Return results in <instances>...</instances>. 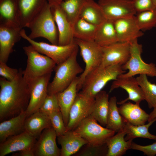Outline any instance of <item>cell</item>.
<instances>
[{
	"label": "cell",
	"mask_w": 156,
	"mask_h": 156,
	"mask_svg": "<svg viewBox=\"0 0 156 156\" xmlns=\"http://www.w3.org/2000/svg\"><path fill=\"white\" fill-rule=\"evenodd\" d=\"M136 13L153 10L156 8L151 0H132Z\"/></svg>",
	"instance_id": "60d3db41"
},
{
	"label": "cell",
	"mask_w": 156,
	"mask_h": 156,
	"mask_svg": "<svg viewBox=\"0 0 156 156\" xmlns=\"http://www.w3.org/2000/svg\"><path fill=\"white\" fill-rule=\"evenodd\" d=\"M135 17L139 28L142 31L156 27V8L152 10L137 13Z\"/></svg>",
	"instance_id": "d590c367"
},
{
	"label": "cell",
	"mask_w": 156,
	"mask_h": 156,
	"mask_svg": "<svg viewBox=\"0 0 156 156\" xmlns=\"http://www.w3.org/2000/svg\"><path fill=\"white\" fill-rule=\"evenodd\" d=\"M22 29L0 25V62L6 63L14 45L22 38Z\"/></svg>",
	"instance_id": "2e32d148"
},
{
	"label": "cell",
	"mask_w": 156,
	"mask_h": 156,
	"mask_svg": "<svg viewBox=\"0 0 156 156\" xmlns=\"http://www.w3.org/2000/svg\"><path fill=\"white\" fill-rule=\"evenodd\" d=\"M27 56V64L23 76L28 83L33 80L52 72L56 64L52 59L41 54L31 45L23 47Z\"/></svg>",
	"instance_id": "5b68a950"
},
{
	"label": "cell",
	"mask_w": 156,
	"mask_h": 156,
	"mask_svg": "<svg viewBox=\"0 0 156 156\" xmlns=\"http://www.w3.org/2000/svg\"><path fill=\"white\" fill-rule=\"evenodd\" d=\"M48 116L57 137L64 135L66 132V127L61 111L54 112Z\"/></svg>",
	"instance_id": "74e56055"
},
{
	"label": "cell",
	"mask_w": 156,
	"mask_h": 156,
	"mask_svg": "<svg viewBox=\"0 0 156 156\" xmlns=\"http://www.w3.org/2000/svg\"><path fill=\"white\" fill-rule=\"evenodd\" d=\"M119 88L125 90L127 93L128 96L126 99L117 102L118 104L121 105L128 100L132 101L135 103L139 104L142 101L144 100L142 91L136 78L134 77L117 78L113 82L109 92Z\"/></svg>",
	"instance_id": "ac0fdd59"
},
{
	"label": "cell",
	"mask_w": 156,
	"mask_h": 156,
	"mask_svg": "<svg viewBox=\"0 0 156 156\" xmlns=\"http://www.w3.org/2000/svg\"><path fill=\"white\" fill-rule=\"evenodd\" d=\"M61 145V156H70L78 152L87 141L73 130L66 131L64 135L57 137Z\"/></svg>",
	"instance_id": "603a6c76"
},
{
	"label": "cell",
	"mask_w": 156,
	"mask_h": 156,
	"mask_svg": "<svg viewBox=\"0 0 156 156\" xmlns=\"http://www.w3.org/2000/svg\"><path fill=\"white\" fill-rule=\"evenodd\" d=\"M98 3L107 19L114 21L136 14L132 0H99Z\"/></svg>",
	"instance_id": "7c38bea8"
},
{
	"label": "cell",
	"mask_w": 156,
	"mask_h": 156,
	"mask_svg": "<svg viewBox=\"0 0 156 156\" xmlns=\"http://www.w3.org/2000/svg\"><path fill=\"white\" fill-rule=\"evenodd\" d=\"M145 74L140 75L136 78L138 83L143 93L144 100L150 109L156 107V84L150 82Z\"/></svg>",
	"instance_id": "836d02e7"
},
{
	"label": "cell",
	"mask_w": 156,
	"mask_h": 156,
	"mask_svg": "<svg viewBox=\"0 0 156 156\" xmlns=\"http://www.w3.org/2000/svg\"><path fill=\"white\" fill-rule=\"evenodd\" d=\"M78 49V47L66 60L55 66V75L53 81L48 85V94H56L63 91L78 75L83 72V69L77 60Z\"/></svg>",
	"instance_id": "3957f363"
},
{
	"label": "cell",
	"mask_w": 156,
	"mask_h": 156,
	"mask_svg": "<svg viewBox=\"0 0 156 156\" xmlns=\"http://www.w3.org/2000/svg\"><path fill=\"white\" fill-rule=\"evenodd\" d=\"M98 26L79 17L73 26L74 38L85 41H94Z\"/></svg>",
	"instance_id": "1f68e13d"
},
{
	"label": "cell",
	"mask_w": 156,
	"mask_h": 156,
	"mask_svg": "<svg viewBox=\"0 0 156 156\" xmlns=\"http://www.w3.org/2000/svg\"><path fill=\"white\" fill-rule=\"evenodd\" d=\"M39 111L48 116L60 111L56 94H47Z\"/></svg>",
	"instance_id": "8d00e7d4"
},
{
	"label": "cell",
	"mask_w": 156,
	"mask_h": 156,
	"mask_svg": "<svg viewBox=\"0 0 156 156\" xmlns=\"http://www.w3.org/2000/svg\"><path fill=\"white\" fill-rule=\"evenodd\" d=\"M94 99L81 92L77 93L70 110L66 132L73 130L83 120L91 114Z\"/></svg>",
	"instance_id": "30bf717a"
},
{
	"label": "cell",
	"mask_w": 156,
	"mask_h": 156,
	"mask_svg": "<svg viewBox=\"0 0 156 156\" xmlns=\"http://www.w3.org/2000/svg\"><path fill=\"white\" fill-rule=\"evenodd\" d=\"M80 49L81 55L85 64L84 70L79 77L77 92L81 89L84 79L87 75L101 64L103 57L101 47L94 41H88L74 38Z\"/></svg>",
	"instance_id": "ba28073f"
},
{
	"label": "cell",
	"mask_w": 156,
	"mask_h": 156,
	"mask_svg": "<svg viewBox=\"0 0 156 156\" xmlns=\"http://www.w3.org/2000/svg\"><path fill=\"white\" fill-rule=\"evenodd\" d=\"M97 122L90 115L83 120L73 131L84 139L87 144L102 146L115 132L103 127Z\"/></svg>",
	"instance_id": "8992f818"
},
{
	"label": "cell",
	"mask_w": 156,
	"mask_h": 156,
	"mask_svg": "<svg viewBox=\"0 0 156 156\" xmlns=\"http://www.w3.org/2000/svg\"><path fill=\"white\" fill-rule=\"evenodd\" d=\"M118 109L125 121L133 125L145 124L149 117V114L140 107L139 104L130 102L121 105Z\"/></svg>",
	"instance_id": "cb8c5ba5"
},
{
	"label": "cell",
	"mask_w": 156,
	"mask_h": 156,
	"mask_svg": "<svg viewBox=\"0 0 156 156\" xmlns=\"http://www.w3.org/2000/svg\"><path fill=\"white\" fill-rule=\"evenodd\" d=\"M116 96L112 97L109 100V108L106 127L115 133L124 128L126 122L119 113L117 105Z\"/></svg>",
	"instance_id": "4dcf8cb0"
},
{
	"label": "cell",
	"mask_w": 156,
	"mask_h": 156,
	"mask_svg": "<svg viewBox=\"0 0 156 156\" xmlns=\"http://www.w3.org/2000/svg\"><path fill=\"white\" fill-rule=\"evenodd\" d=\"M155 118H156V107L153 108V111L149 114L148 121L149 122Z\"/></svg>",
	"instance_id": "ee69618b"
},
{
	"label": "cell",
	"mask_w": 156,
	"mask_h": 156,
	"mask_svg": "<svg viewBox=\"0 0 156 156\" xmlns=\"http://www.w3.org/2000/svg\"><path fill=\"white\" fill-rule=\"evenodd\" d=\"M79 17L97 26L106 19L100 5L94 0H86Z\"/></svg>",
	"instance_id": "f546056e"
},
{
	"label": "cell",
	"mask_w": 156,
	"mask_h": 156,
	"mask_svg": "<svg viewBox=\"0 0 156 156\" xmlns=\"http://www.w3.org/2000/svg\"><path fill=\"white\" fill-rule=\"evenodd\" d=\"M22 38L29 43L40 53L52 59L57 65L66 60L78 47L75 40L72 43L66 45L49 44L44 42H38L30 38L25 30L22 29L20 32Z\"/></svg>",
	"instance_id": "9c48e42d"
},
{
	"label": "cell",
	"mask_w": 156,
	"mask_h": 156,
	"mask_svg": "<svg viewBox=\"0 0 156 156\" xmlns=\"http://www.w3.org/2000/svg\"><path fill=\"white\" fill-rule=\"evenodd\" d=\"M118 42H131L143 36L139 28L135 15L114 21Z\"/></svg>",
	"instance_id": "e0dca14e"
},
{
	"label": "cell",
	"mask_w": 156,
	"mask_h": 156,
	"mask_svg": "<svg viewBox=\"0 0 156 156\" xmlns=\"http://www.w3.org/2000/svg\"><path fill=\"white\" fill-rule=\"evenodd\" d=\"M22 69L18 70L8 66L6 63L0 62V75L8 81H12L19 76Z\"/></svg>",
	"instance_id": "f35d334b"
},
{
	"label": "cell",
	"mask_w": 156,
	"mask_h": 156,
	"mask_svg": "<svg viewBox=\"0 0 156 156\" xmlns=\"http://www.w3.org/2000/svg\"><path fill=\"white\" fill-rule=\"evenodd\" d=\"M109 95L101 90L95 97L92 112L91 115L100 124L106 127L109 108Z\"/></svg>",
	"instance_id": "f1b7e54d"
},
{
	"label": "cell",
	"mask_w": 156,
	"mask_h": 156,
	"mask_svg": "<svg viewBox=\"0 0 156 156\" xmlns=\"http://www.w3.org/2000/svg\"><path fill=\"white\" fill-rule=\"evenodd\" d=\"M64 0H47L50 6L60 5L61 2Z\"/></svg>",
	"instance_id": "f6af8a7d"
},
{
	"label": "cell",
	"mask_w": 156,
	"mask_h": 156,
	"mask_svg": "<svg viewBox=\"0 0 156 156\" xmlns=\"http://www.w3.org/2000/svg\"><path fill=\"white\" fill-rule=\"evenodd\" d=\"M114 21L106 19L98 26L94 41L101 47L118 42Z\"/></svg>",
	"instance_id": "4316f807"
},
{
	"label": "cell",
	"mask_w": 156,
	"mask_h": 156,
	"mask_svg": "<svg viewBox=\"0 0 156 156\" xmlns=\"http://www.w3.org/2000/svg\"><path fill=\"white\" fill-rule=\"evenodd\" d=\"M126 134L124 127L107 140L106 142L107 151L106 156H122L128 150L131 149L133 140H125V136Z\"/></svg>",
	"instance_id": "d4e9b609"
},
{
	"label": "cell",
	"mask_w": 156,
	"mask_h": 156,
	"mask_svg": "<svg viewBox=\"0 0 156 156\" xmlns=\"http://www.w3.org/2000/svg\"><path fill=\"white\" fill-rule=\"evenodd\" d=\"M101 47L103 57L100 66L105 67L116 64L122 66L130 58L129 42H118Z\"/></svg>",
	"instance_id": "4fadbf2b"
},
{
	"label": "cell",
	"mask_w": 156,
	"mask_h": 156,
	"mask_svg": "<svg viewBox=\"0 0 156 156\" xmlns=\"http://www.w3.org/2000/svg\"><path fill=\"white\" fill-rule=\"evenodd\" d=\"M20 25L22 28L28 23L43 7L47 0H15Z\"/></svg>",
	"instance_id": "ffe728a7"
},
{
	"label": "cell",
	"mask_w": 156,
	"mask_h": 156,
	"mask_svg": "<svg viewBox=\"0 0 156 156\" xmlns=\"http://www.w3.org/2000/svg\"><path fill=\"white\" fill-rule=\"evenodd\" d=\"M0 25L21 27L15 0H0Z\"/></svg>",
	"instance_id": "83f0119b"
},
{
	"label": "cell",
	"mask_w": 156,
	"mask_h": 156,
	"mask_svg": "<svg viewBox=\"0 0 156 156\" xmlns=\"http://www.w3.org/2000/svg\"><path fill=\"white\" fill-rule=\"evenodd\" d=\"M151 1L155 6L156 7V0H151Z\"/></svg>",
	"instance_id": "bcb514c9"
},
{
	"label": "cell",
	"mask_w": 156,
	"mask_h": 156,
	"mask_svg": "<svg viewBox=\"0 0 156 156\" xmlns=\"http://www.w3.org/2000/svg\"><path fill=\"white\" fill-rule=\"evenodd\" d=\"M12 155L17 156H34L33 148L18 151V153H14Z\"/></svg>",
	"instance_id": "7bdbcfd3"
},
{
	"label": "cell",
	"mask_w": 156,
	"mask_h": 156,
	"mask_svg": "<svg viewBox=\"0 0 156 156\" xmlns=\"http://www.w3.org/2000/svg\"><path fill=\"white\" fill-rule=\"evenodd\" d=\"M125 72L119 64L99 66L86 76L81 92L88 97L95 98L109 81L116 79L119 75Z\"/></svg>",
	"instance_id": "277c9868"
},
{
	"label": "cell",
	"mask_w": 156,
	"mask_h": 156,
	"mask_svg": "<svg viewBox=\"0 0 156 156\" xmlns=\"http://www.w3.org/2000/svg\"><path fill=\"white\" fill-rule=\"evenodd\" d=\"M52 127L48 116L40 111H38L26 118L25 129L36 139L38 138L45 129Z\"/></svg>",
	"instance_id": "484cf974"
},
{
	"label": "cell",
	"mask_w": 156,
	"mask_h": 156,
	"mask_svg": "<svg viewBox=\"0 0 156 156\" xmlns=\"http://www.w3.org/2000/svg\"><path fill=\"white\" fill-rule=\"evenodd\" d=\"M86 0H64L60 4L72 27L79 17Z\"/></svg>",
	"instance_id": "e575fe53"
},
{
	"label": "cell",
	"mask_w": 156,
	"mask_h": 156,
	"mask_svg": "<svg viewBox=\"0 0 156 156\" xmlns=\"http://www.w3.org/2000/svg\"><path fill=\"white\" fill-rule=\"evenodd\" d=\"M106 144L100 146H94L89 145L87 144L77 154L80 156H96L105 155L107 153L105 151L104 146Z\"/></svg>",
	"instance_id": "ab89813d"
},
{
	"label": "cell",
	"mask_w": 156,
	"mask_h": 156,
	"mask_svg": "<svg viewBox=\"0 0 156 156\" xmlns=\"http://www.w3.org/2000/svg\"><path fill=\"white\" fill-rule=\"evenodd\" d=\"M58 32V45H66L74 40L73 27L60 5L51 6Z\"/></svg>",
	"instance_id": "d6986e66"
},
{
	"label": "cell",
	"mask_w": 156,
	"mask_h": 156,
	"mask_svg": "<svg viewBox=\"0 0 156 156\" xmlns=\"http://www.w3.org/2000/svg\"><path fill=\"white\" fill-rule=\"evenodd\" d=\"M57 137L56 133L52 127L44 129L33 148L34 156H61V149L56 144Z\"/></svg>",
	"instance_id": "5bb4252c"
},
{
	"label": "cell",
	"mask_w": 156,
	"mask_h": 156,
	"mask_svg": "<svg viewBox=\"0 0 156 156\" xmlns=\"http://www.w3.org/2000/svg\"><path fill=\"white\" fill-rule=\"evenodd\" d=\"M34 137L25 131L8 138L0 144V156L25 150L33 149L36 142Z\"/></svg>",
	"instance_id": "9a60e30c"
},
{
	"label": "cell",
	"mask_w": 156,
	"mask_h": 156,
	"mask_svg": "<svg viewBox=\"0 0 156 156\" xmlns=\"http://www.w3.org/2000/svg\"><path fill=\"white\" fill-rule=\"evenodd\" d=\"M27 117L25 111L18 115L3 121L0 124V142L8 138L19 134L25 131V122Z\"/></svg>",
	"instance_id": "44dd1931"
},
{
	"label": "cell",
	"mask_w": 156,
	"mask_h": 156,
	"mask_svg": "<svg viewBox=\"0 0 156 156\" xmlns=\"http://www.w3.org/2000/svg\"><path fill=\"white\" fill-rule=\"evenodd\" d=\"M131 149L141 151L147 156H154L156 155V142L149 145L142 146L133 142Z\"/></svg>",
	"instance_id": "b9f144b4"
},
{
	"label": "cell",
	"mask_w": 156,
	"mask_h": 156,
	"mask_svg": "<svg viewBox=\"0 0 156 156\" xmlns=\"http://www.w3.org/2000/svg\"><path fill=\"white\" fill-rule=\"evenodd\" d=\"M21 69L18 77L9 81L0 78V120L14 117L26 111L29 102V84L23 77Z\"/></svg>",
	"instance_id": "6da1fadb"
},
{
	"label": "cell",
	"mask_w": 156,
	"mask_h": 156,
	"mask_svg": "<svg viewBox=\"0 0 156 156\" xmlns=\"http://www.w3.org/2000/svg\"><path fill=\"white\" fill-rule=\"evenodd\" d=\"M30 33L31 39L42 37L51 44L58 45V32L51 11L47 1L41 10L32 18L27 26Z\"/></svg>",
	"instance_id": "7a4b0ae2"
},
{
	"label": "cell",
	"mask_w": 156,
	"mask_h": 156,
	"mask_svg": "<svg viewBox=\"0 0 156 156\" xmlns=\"http://www.w3.org/2000/svg\"><path fill=\"white\" fill-rule=\"evenodd\" d=\"M79 80V77H77L64 90L56 94L60 111L66 127L68 122L70 109L78 93L77 87Z\"/></svg>",
	"instance_id": "7402d4cb"
},
{
	"label": "cell",
	"mask_w": 156,
	"mask_h": 156,
	"mask_svg": "<svg viewBox=\"0 0 156 156\" xmlns=\"http://www.w3.org/2000/svg\"><path fill=\"white\" fill-rule=\"evenodd\" d=\"M130 55L128 61L122 66V69L128 70L126 73L119 75L118 77H134L139 74H145L151 77H156V66L153 63L147 64L142 59V45L139 44L138 39L131 42Z\"/></svg>",
	"instance_id": "52a82bcc"
},
{
	"label": "cell",
	"mask_w": 156,
	"mask_h": 156,
	"mask_svg": "<svg viewBox=\"0 0 156 156\" xmlns=\"http://www.w3.org/2000/svg\"><path fill=\"white\" fill-rule=\"evenodd\" d=\"M156 121V118L146 124L135 125L126 122L125 128L126 131V136L125 138L126 141L132 140L137 138H142L156 140V135L149 133L148 129L152 124Z\"/></svg>",
	"instance_id": "d6a6232c"
},
{
	"label": "cell",
	"mask_w": 156,
	"mask_h": 156,
	"mask_svg": "<svg viewBox=\"0 0 156 156\" xmlns=\"http://www.w3.org/2000/svg\"><path fill=\"white\" fill-rule=\"evenodd\" d=\"M52 72L32 81L28 84L30 98L26 112L27 117L38 111L48 94L47 88Z\"/></svg>",
	"instance_id": "8fae6325"
}]
</instances>
